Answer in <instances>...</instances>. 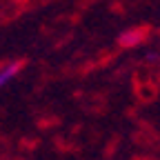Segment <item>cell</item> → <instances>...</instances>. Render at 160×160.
I'll return each instance as SVG.
<instances>
[{
	"instance_id": "1",
	"label": "cell",
	"mask_w": 160,
	"mask_h": 160,
	"mask_svg": "<svg viewBox=\"0 0 160 160\" xmlns=\"http://www.w3.org/2000/svg\"><path fill=\"white\" fill-rule=\"evenodd\" d=\"M18 71H20V62H11V65H7L2 71H0V87H5L9 80L18 73Z\"/></svg>"
}]
</instances>
